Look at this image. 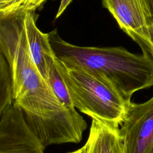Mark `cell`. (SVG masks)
Wrapping results in <instances>:
<instances>
[{"label":"cell","mask_w":153,"mask_h":153,"mask_svg":"<svg viewBox=\"0 0 153 153\" xmlns=\"http://www.w3.org/2000/svg\"><path fill=\"white\" fill-rule=\"evenodd\" d=\"M119 27L134 41L148 33L153 15L148 0H101Z\"/></svg>","instance_id":"cell-6"},{"label":"cell","mask_w":153,"mask_h":153,"mask_svg":"<svg viewBox=\"0 0 153 153\" xmlns=\"http://www.w3.org/2000/svg\"><path fill=\"white\" fill-rule=\"evenodd\" d=\"M85 153H125L120 127L92 119L87 142Z\"/></svg>","instance_id":"cell-8"},{"label":"cell","mask_w":153,"mask_h":153,"mask_svg":"<svg viewBox=\"0 0 153 153\" xmlns=\"http://www.w3.org/2000/svg\"><path fill=\"white\" fill-rule=\"evenodd\" d=\"M136 42L140 46L142 53L146 54L153 58V25L149 27L148 35Z\"/></svg>","instance_id":"cell-12"},{"label":"cell","mask_w":153,"mask_h":153,"mask_svg":"<svg viewBox=\"0 0 153 153\" xmlns=\"http://www.w3.org/2000/svg\"><path fill=\"white\" fill-rule=\"evenodd\" d=\"M25 14L0 19V51L10 66L13 105L44 146L79 143L87 127L75 109L66 108L39 72L31 56Z\"/></svg>","instance_id":"cell-1"},{"label":"cell","mask_w":153,"mask_h":153,"mask_svg":"<svg viewBox=\"0 0 153 153\" xmlns=\"http://www.w3.org/2000/svg\"><path fill=\"white\" fill-rule=\"evenodd\" d=\"M148 1L149 6H150L152 14V15H153V0H148Z\"/></svg>","instance_id":"cell-15"},{"label":"cell","mask_w":153,"mask_h":153,"mask_svg":"<svg viewBox=\"0 0 153 153\" xmlns=\"http://www.w3.org/2000/svg\"><path fill=\"white\" fill-rule=\"evenodd\" d=\"M45 147L13 105L0 113V153H45Z\"/></svg>","instance_id":"cell-5"},{"label":"cell","mask_w":153,"mask_h":153,"mask_svg":"<svg viewBox=\"0 0 153 153\" xmlns=\"http://www.w3.org/2000/svg\"><path fill=\"white\" fill-rule=\"evenodd\" d=\"M54 62L75 108L92 119L120 127L128 103L86 72L67 66L56 56Z\"/></svg>","instance_id":"cell-3"},{"label":"cell","mask_w":153,"mask_h":153,"mask_svg":"<svg viewBox=\"0 0 153 153\" xmlns=\"http://www.w3.org/2000/svg\"><path fill=\"white\" fill-rule=\"evenodd\" d=\"M48 0H14L10 8L2 14L0 19L14 14H25L35 11Z\"/></svg>","instance_id":"cell-11"},{"label":"cell","mask_w":153,"mask_h":153,"mask_svg":"<svg viewBox=\"0 0 153 153\" xmlns=\"http://www.w3.org/2000/svg\"><path fill=\"white\" fill-rule=\"evenodd\" d=\"M120 126L125 153H153V96L143 103L130 101Z\"/></svg>","instance_id":"cell-4"},{"label":"cell","mask_w":153,"mask_h":153,"mask_svg":"<svg viewBox=\"0 0 153 153\" xmlns=\"http://www.w3.org/2000/svg\"><path fill=\"white\" fill-rule=\"evenodd\" d=\"M47 82L59 100L66 108L68 109H75L71 100L66 86L55 65V62L49 70Z\"/></svg>","instance_id":"cell-10"},{"label":"cell","mask_w":153,"mask_h":153,"mask_svg":"<svg viewBox=\"0 0 153 153\" xmlns=\"http://www.w3.org/2000/svg\"><path fill=\"white\" fill-rule=\"evenodd\" d=\"M35 11L25 14L24 23L32 58L39 72L47 81L56 55L50 44L48 33L42 32L36 25Z\"/></svg>","instance_id":"cell-7"},{"label":"cell","mask_w":153,"mask_h":153,"mask_svg":"<svg viewBox=\"0 0 153 153\" xmlns=\"http://www.w3.org/2000/svg\"><path fill=\"white\" fill-rule=\"evenodd\" d=\"M68 153H85V147L84 145L83 146L81 147V148H79L77 150H75L74 151L69 152H68Z\"/></svg>","instance_id":"cell-14"},{"label":"cell","mask_w":153,"mask_h":153,"mask_svg":"<svg viewBox=\"0 0 153 153\" xmlns=\"http://www.w3.org/2000/svg\"><path fill=\"white\" fill-rule=\"evenodd\" d=\"M13 105V80L5 58L0 55V113Z\"/></svg>","instance_id":"cell-9"},{"label":"cell","mask_w":153,"mask_h":153,"mask_svg":"<svg viewBox=\"0 0 153 153\" xmlns=\"http://www.w3.org/2000/svg\"><path fill=\"white\" fill-rule=\"evenodd\" d=\"M72 1L73 0H61L59 7L58 8L57 12L55 17L56 19L59 18L64 13V11L66 10L67 7L72 2Z\"/></svg>","instance_id":"cell-13"},{"label":"cell","mask_w":153,"mask_h":153,"mask_svg":"<svg viewBox=\"0 0 153 153\" xmlns=\"http://www.w3.org/2000/svg\"><path fill=\"white\" fill-rule=\"evenodd\" d=\"M48 35L56 57L91 75L127 103L136 91L153 87V58L146 54H136L122 47L75 45L63 40L56 29Z\"/></svg>","instance_id":"cell-2"}]
</instances>
